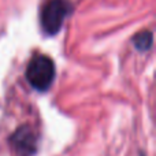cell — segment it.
<instances>
[{"mask_svg":"<svg viewBox=\"0 0 156 156\" xmlns=\"http://www.w3.org/2000/svg\"><path fill=\"white\" fill-rule=\"evenodd\" d=\"M55 63L47 55H36L32 58L26 69V80L33 89L45 92L55 80Z\"/></svg>","mask_w":156,"mask_h":156,"instance_id":"obj_1","label":"cell"},{"mask_svg":"<svg viewBox=\"0 0 156 156\" xmlns=\"http://www.w3.org/2000/svg\"><path fill=\"white\" fill-rule=\"evenodd\" d=\"M71 12V4L67 0H48L41 10L40 21L44 33L54 36L62 29L63 22Z\"/></svg>","mask_w":156,"mask_h":156,"instance_id":"obj_2","label":"cell"},{"mask_svg":"<svg viewBox=\"0 0 156 156\" xmlns=\"http://www.w3.org/2000/svg\"><path fill=\"white\" fill-rule=\"evenodd\" d=\"M10 141L15 152L21 156H32L37 151L36 133L30 126H21L19 129H16L11 136Z\"/></svg>","mask_w":156,"mask_h":156,"instance_id":"obj_3","label":"cell"},{"mask_svg":"<svg viewBox=\"0 0 156 156\" xmlns=\"http://www.w3.org/2000/svg\"><path fill=\"white\" fill-rule=\"evenodd\" d=\"M152 43H154V34H152V32H149V30L140 32L138 34L134 36V38H133L134 47L141 52L148 51V49L152 47Z\"/></svg>","mask_w":156,"mask_h":156,"instance_id":"obj_4","label":"cell"},{"mask_svg":"<svg viewBox=\"0 0 156 156\" xmlns=\"http://www.w3.org/2000/svg\"><path fill=\"white\" fill-rule=\"evenodd\" d=\"M141 156H144V155H141Z\"/></svg>","mask_w":156,"mask_h":156,"instance_id":"obj_5","label":"cell"}]
</instances>
